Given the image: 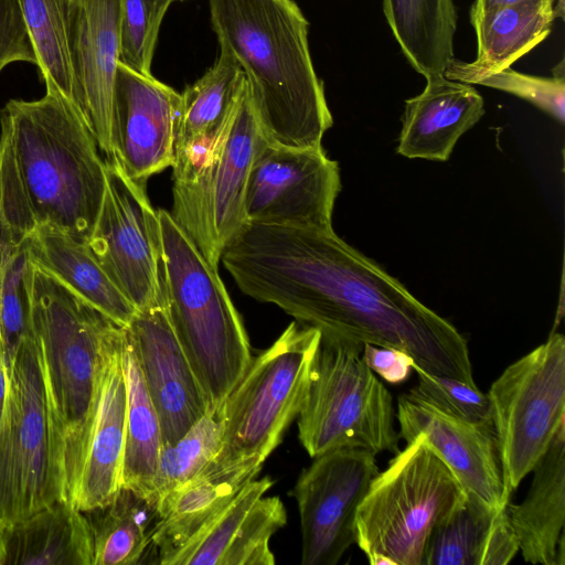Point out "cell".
Returning <instances> with one entry per match:
<instances>
[{
	"label": "cell",
	"instance_id": "1",
	"mask_svg": "<svg viewBox=\"0 0 565 565\" xmlns=\"http://www.w3.org/2000/svg\"><path fill=\"white\" fill-rule=\"evenodd\" d=\"M221 260L242 292L322 338L393 348L477 386L466 338L333 231L248 223Z\"/></svg>",
	"mask_w": 565,
	"mask_h": 565
},
{
	"label": "cell",
	"instance_id": "2",
	"mask_svg": "<svg viewBox=\"0 0 565 565\" xmlns=\"http://www.w3.org/2000/svg\"><path fill=\"white\" fill-rule=\"evenodd\" d=\"M76 107L46 88L0 111V266L40 226L88 243L106 189V164Z\"/></svg>",
	"mask_w": 565,
	"mask_h": 565
},
{
	"label": "cell",
	"instance_id": "3",
	"mask_svg": "<svg viewBox=\"0 0 565 565\" xmlns=\"http://www.w3.org/2000/svg\"><path fill=\"white\" fill-rule=\"evenodd\" d=\"M220 49L244 72L267 142L319 148L333 118L308 43L309 23L292 0H209Z\"/></svg>",
	"mask_w": 565,
	"mask_h": 565
},
{
	"label": "cell",
	"instance_id": "4",
	"mask_svg": "<svg viewBox=\"0 0 565 565\" xmlns=\"http://www.w3.org/2000/svg\"><path fill=\"white\" fill-rule=\"evenodd\" d=\"M24 277L65 500L72 503L97 414L104 347L118 324L29 260Z\"/></svg>",
	"mask_w": 565,
	"mask_h": 565
},
{
	"label": "cell",
	"instance_id": "5",
	"mask_svg": "<svg viewBox=\"0 0 565 565\" xmlns=\"http://www.w3.org/2000/svg\"><path fill=\"white\" fill-rule=\"evenodd\" d=\"M164 259V299L175 337L204 394L217 412L253 356L242 319L217 268L158 210Z\"/></svg>",
	"mask_w": 565,
	"mask_h": 565
},
{
	"label": "cell",
	"instance_id": "6",
	"mask_svg": "<svg viewBox=\"0 0 565 565\" xmlns=\"http://www.w3.org/2000/svg\"><path fill=\"white\" fill-rule=\"evenodd\" d=\"M266 139L245 89L226 125L174 154L175 224L218 267L223 250L248 224L245 193L250 168Z\"/></svg>",
	"mask_w": 565,
	"mask_h": 565
},
{
	"label": "cell",
	"instance_id": "7",
	"mask_svg": "<svg viewBox=\"0 0 565 565\" xmlns=\"http://www.w3.org/2000/svg\"><path fill=\"white\" fill-rule=\"evenodd\" d=\"M466 498L419 434L372 480L356 510L355 543L372 565H424L431 534Z\"/></svg>",
	"mask_w": 565,
	"mask_h": 565
},
{
	"label": "cell",
	"instance_id": "8",
	"mask_svg": "<svg viewBox=\"0 0 565 565\" xmlns=\"http://www.w3.org/2000/svg\"><path fill=\"white\" fill-rule=\"evenodd\" d=\"M363 344L322 338L298 415L311 458L339 448L399 451L393 397L362 358Z\"/></svg>",
	"mask_w": 565,
	"mask_h": 565
},
{
	"label": "cell",
	"instance_id": "9",
	"mask_svg": "<svg viewBox=\"0 0 565 565\" xmlns=\"http://www.w3.org/2000/svg\"><path fill=\"white\" fill-rule=\"evenodd\" d=\"M320 341L318 329L295 320L252 359L218 409L223 435L211 462L267 459L301 411Z\"/></svg>",
	"mask_w": 565,
	"mask_h": 565
},
{
	"label": "cell",
	"instance_id": "10",
	"mask_svg": "<svg viewBox=\"0 0 565 565\" xmlns=\"http://www.w3.org/2000/svg\"><path fill=\"white\" fill-rule=\"evenodd\" d=\"M58 500L63 471L32 329L14 359L0 429V518L11 525Z\"/></svg>",
	"mask_w": 565,
	"mask_h": 565
},
{
	"label": "cell",
	"instance_id": "11",
	"mask_svg": "<svg viewBox=\"0 0 565 565\" xmlns=\"http://www.w3.org/2000/svg\"><path fill=\"white\" fill-rule=\"evenodd\" d=\"M512 495L565 425V339L557 332L504 369L487 393Z\"/></svg>",
	"mask_w": 565,
	"mask_h": 565
},
{
	"label": "cell",
	"instance_id": "12",
	"mask_svg": "<svg viewBox=\"0 0 565 565\" xmlns=\"http://www.w3.org/2000/svg\"><path fill=\"white\" fill-rule=\"evenodd\" d=\"M106 189L87 243L114 284L137 310L164 295V259L158 211L151 206L146 183L128 178L106 159Z\"/></svg>",
	"mask_w": 565,
	"mask_h": 565
},
{
	"label": "cell",
	"instance_id": "13",
	"mask_svg": "<svg viewBox=\"0 0 565 565\" xmlns=\"http://www.w3.org/2000/svg\"><path fill=\"white\" fill-rule=\"evenodd\" d=\"M340 190L338 162L329 159L322 147L288 148L265 140L248 177L247 223L332 228Z\"/></svg>",
	"mask_w": 565,
	"mask_h": 565
},
{
	"label": "cell",
	"instance_id": "14",
	"mask_svg": "<svg viewBox=\"0 0 565 565\" xmlns=\"http://www.w3.org/2000/svg\"><path fill=\"white\" fill-rule=\"evenodd\" d=\"M379 472L375 455L356 448L319 455L300 472L292 495L302 565H335L355 543L356 510Z\"/></svg>",
	"mask_w": 565,
	"mask_h": 565
},
{
	"label": "cell",
	"instance_id": "15",
	"mask_svg": "<svg viewBox=\"0 0 565 565\" xmlns=\"http://www.w3.org/2000/svg\"><path fill=\"white\" fill-rule=\"evenodd\" d=\"M399 438L424 434L467 498L491 510L510 502L492 420L472 423L447 415L409 390L397 399Z\"/></svg>",
	"mask_w": 565,
	"mask_h": 565
},
{
	"label": "cell",
	"instance_id": "16",
	"mask_svg": "<svg viewBox=\"0 0 565 565\" xmlns=\"http://www.w3.org/2000/svg\"><path fill=\"white\" fill-rule=\"evenodd\" d=\"M181 94L119 62L116 75L111 154L134 181L147 180L171 167Z\"/></svg>",
	"mask_w": 565,
	"mask_h": 565
},
{
	"label": "cell",
	"instance_id": "17",
	"mask_svg": "<svg viewBox=\"0 0 565 565\" xmlns=\"http://www.w3.org/2000/svg\"><path fill=\"white\" fill-rule=\"evenodd\" d=\"M125 331L157 411L162 444L180 439L209 413L202 388L170 323L164 295L137 310Z\"/></svg>",
	"mask_w": 565,
	"mask_h": 565
},
{
	"label": "cell",
	"instance_id": "18",
	"mask_svg": "<svg viewBox=\"0 0 565 565\" xmlns=\"http://www.w3.org/2000/svg\"><path fill=\"white\" fill-rule=\"evenodd\" d=\"M120 3L121 0H74L71 29L75 107L106 158L111 154Z\"/></svg>",
	"mask_w": 565,
	"mask_h": 565
},
{
	"label": "cell",
	"instance_id": "19",
	"mask_svg": "<svg viewBox=\"0 0 565 565\" xmlns=\"http://www.w3.org/2000/svg\"><path fill=\"white\" fill-rule=\"evenodd\" d=\"M121 343L122 327L115 326L104 347L97 414L72 502L83 512L110 503L122 488L127 387Z\"/></svg>",
	"mask_w": 565,
	"mask_h": 565
},
{
	"label": "cell",
	"instance_id": "20",
	"mask_svg": "<svg viewBox=\"0 0 565 565\" xmlns=\"http://www.w3.org/2000/svg\"><path fill=\"white\" fill-rule=\"evenodd\" d=\"M263 463L209 462L196 476L163 495L154 505L152 545L161 565L202 531L237 492L256 478Z\"/></svg>",
	"mask_w": 565,
	"mask_h": 565
},
{
	"label": "cell",
	"instance_id": "21",
	"mask_svg": "<svg viewBox=\"0 0 565 565\" xmlns=\"http://www.w3.org/2000/svg\"><path fill=\"white\" fill-rule=\"evenodd\" d=\"M424 90L405 102L397 153L446 161L459 138L484 115V102L471 85L445 75L426 77Z\"/></svg>",
	"mask_w": 565,
	"mask_h": 565
},
{
	"label": "cell",
	"instance_id": "22",
	"mask_svg": "<svg viewBox=\"0 0 565 565\" xmlns=\"http://www.w3.org/2000/svg\"><path fill=\"white\" fill-rule=\"evenodd\" d=\"M532 472L524 500L507 505L519 551L531 564L564 565L565 425L559 427Z\"/></svg>",
	"mask_w": 565,
	"mask_h": 565
},
{
	"label": "cell",
	"instance_id": "23",
	"mask_svg": "<svg viewBox=\"0 0 565 565\" xmlns=\"http://www.w3.org/2000/svg\"><path fill=\"white\" fill-rule=\"evenodd\" d=\"M556 0H523L470 15L477 38L472 62L452 60L444 75L476 84L481 77L510 67L551 32Z\"/></svg>",
	"mask_w": 565,
	"mask_h": 565
},
{
	"label": "cell",
	"instance_id": "24",
	"mask_svg": "<svg viewBox=\"0 0 565 565\" xmlns=\"http://www.w3.org/2000/svg\"><path fill=\"white\" fill-rule=\"evenodd\" d=\"M28 260L70 288L116 324L125 328L136 307L102 268L86 243L50 225L38 227L24 242Z\"/></svg>",
	"mask_w": 565,
	"mask_h": 565
},
{
	"label": "cell",
	"instance_id": "25",
	"mask_svg": "<svg viewBox=\"0 0 565 565\" xmlns=\"http://www.w3.org/2000/svg\"><path fill=\"white\" fill-rule=\"evenodd\" d=\"M518 552L507 508L491 510L466 498L431 534L424 565H505Z\"/></svg>",
	"mask_w": 565,
	"mask_h": 565
},
{
	"label": "cell",
	"instance_id": "26",
	"mask_svg": "<svg viewBox=\"0 0 565 565\" xmlns=\"http://www.w3.org/2000/svg\"><path fill=\"white\" fill-rule=\"evenodd\" d=\"M86 514L58 500L9 525L4 565H93Z\"/></svg>",
	"mask_w": 565,
	"mask_h": 565
},
{
	"label": "cell",
	"instance_id": "27",
	"mask_svg": "<svg viewBox=\"0 0 565 565\" xmlns=\"http://www.w3.org/2000/svg\"><path fill=\"white\" fill-rule=\"evenodd\" d=\"M395 40L423 76L444 75L454 57L457 12L452 0H383Z\"/></svg>",
	"mask_w": 565,
	"mask_h": 565
},
{
	"label": "cell",
	"instance_id": "28",
	"mask_svg": "<svg viewBox=\"0 0 565 565\" xmlns=\"http://www.w3.org/2000/svg\"><path fill=\"white\" fill-rule=\"evenodd\" d=\"M121 359L127 387L122 488L135 492L150 503L162 446L161 427L125 328H122Z\"/></svg>",
	"mask_w": 565,
	"mask_h": 565
},
{
	"label": "cell",
	"instance_id": "29",
	"mask_svg": "<svg viewBox=\"0 0 565 565\" xmlns=\"http://www.w3.org/2000/svg\"><path fill=\"white\" fill-rule=\"evenodd\" d=\"M245 86L239 64L220 49L213 66L181 94L174 153L215 136L228 121Z\"/></svg>",
	"mask_w": 565,
	"mask_h": 565
},
{
	"label": "cell",
	"instance_id": "30",
	"mask_svg": "<svg viewBox=\"0 0 565 565\" xmlns=\"http://www.w3.org/2000/svg\"><path fill=\"white\" fill-rule=\"evenodd\" d=\"M93 539V565L141 563L152 545L154 507L135 492L121 488L114 500L84 512Z\"/></svg>",
	"mask_w": 565,
	"mask_h": 565
},
{
	"label": "cell",
	"instance_id": "31",
	"mask_svg": "<svg viewBox=\"0 0 565 565\" xmlns=\"http://www.w3.org/2000/svg\"><path fill=\"white\" fill-rule=\"evenodd\" d=\"M45 88L60 92L75 106L71 58L74 0H18Z\"/></svg>",
	"mask_w": 565,
	"mask_h": 565
},
{
	"label": "cell",
	"instance_id": "32",
	"mask_svg": "<svg viewBox=\"0 0 565 565\" xmlns=\"http://www.w3.org/2000/svg\"><path fill=\"white\" fill-rule=\"evenodd\" d=\"M223 435L220 411L200 418L180 439L162 444L153 478L151 505L196 476L216 455Z\"/></svg>",
	"mask_w": 565,
	"mask_h": 565
},
{
	"label": "cell",
	"instance_id": "33",
	"mask_svg": "<svg viewBox=\"0 0 565 565\" xmlns=\"http://www.w3.org/2000/svg\"><path fill=\"white\" fill-rule=\"evenodd\" d=\"M273 484L268 476L249 481L214 520L169 559L168 565H222L244 518Z\"/></svg>",
	"mask_w": 565,
	"mask_h": 565
},
{
	"label": "cell",
	"instance_id": "34",
	"mask_svg": "<svg viewBox=\"0 0 565 565\" xmlns=\"http://www.w3.org/2000/svg\"><path fill=\"white\" fill-rule=\"evenodd\" d=\"M24 248L0 266V353L9 377L22 340L32 331Z\"/></svg>",
	"mask_w": 565,
	"mask_h": 565
},
{
	"label": "cell",
	"instance_id": "35",
	"mask_svg": "<svg viewBox=\"0 0 565 565\" xmlns=\"http://www.w3.org/2000/svg\"><path fill=\"white\" fill-rule=\"evenodd\" d=\"M287 523V512L279 497L262 495L241 523L222 565H273L271 536Z\"/></svg>",
	"mask_w": 565,
	"mask_h": 565
},
{
	"label": "cell",
	"instance_id": "36",
	"mask_svg": "<svg viewBox=\"0 0 565 565\" xmlns=\"http://www.w3.org/2000/svg\"><path fill=\"white\" fill-rule=\"evenodd\" d=\"M173 0H121L119 62L151 74V62L163 17Z\"/></svg>",
	"mask_w": 565,
	"mask_h": 565
},
{
	"label": "cell",
	"instance_id": "37",
	"mask_svg": "<svg viewBox=\"0 0 565 565\" xmlns=\"http://www.w3.org/2000/svg\"><path fill=\"white\" fill-rule=\"evenodd\" d=\"M418 383L411 390L440 412L472 423L489 422L491 403L488 394L447 376L424 371L413 363Z\"/></svg>",
	"mask_w": 565,
	"mask_h": 565
},
{
	"label": "cell",
	"instance_id": "38",
	"mask_svg": "<svg viewBox=\"0 0 565 565\" xmlns=\"http://www.w3.org/2000/svg\"><path fill=\"white\" fill-rule=\"evenodd\" d=\"M476 84L504 90L526 99L561 124H564L565 78L563 62L553 72L551 78L526 75L507 67L481 77Z\"/></svg>",
	"mask_w": 565,
	"mask_h": 565
},
{
	"label": "cell",
	"instance_id": "39",
	"mask_svg": "<svg viewBox=\"0 0 565 565\" xmlns=\"http://www.w3.org/2000/svg\"><path fill=\"white\" fill-rule=\"evenodd\" d=\"M15 62L36 65L18 0H0V73Z\"/></svg>",
	"mask_w": 565,
	"mask_h": 565
},
{
	"label": "cell",
	"instance_id": "40",
	"mask_svg": "<svg viewBox=\"0 0 565 565\" xmlns=\"http://www.w3.org/2000/svg\"><path fill=\"white\" fill-rule=\"evenodd\" d=\"M362 358L374 373L391 384L404 383L413 371V359L397 349L364 343Z\"/></svg>",
	"mask_w": 565,
	"mask_h": 565
},
{
	"label": "cell",
	"instance_id": "41",
	"mask_svg": "<svg viewBox=\"0 0 565 565\" xmlns=\"http://www.w3.org/2000/svg\"><path fill=\"white\" fill-rule=\"evenodd\" d=\"M9 396V374L0 353V429L3 425Z\"/></svg>",
	"mask_w": 565,
	"mask_h": 565
},
{
	"label": "cell",
	"instance_id": "42",
	"mask_svg": "<svg viewBox=\"0 0 565 565\" xmlns=\"http://www.w3.org/2000/svg\"><path fill=\"white\" fill-rule=\"evenodd\" d=\"M523 0H475L473 4L470 9V15L477 14L481 11L500 7V6H507L511 3H515Z\"/></svg>",
	"mask_w": 565,
	"mask_h": 565
},
{
	"label": "cell",
	"instance_id": "43",
	"mask_svg": "<svg viewBox=\"0 0 565 565\" xmlns=\"http://www.w3.org/2000/svg\"><path fill=\"white\" fill-rule=\"evenodd\" d=\"M9 525L0 518V565H4Z\"/></svg>",
	"mask_w": 565,
	"mask_h": 565
},
{
	"label": "cell",
	"instance_id": "44",
	"mask_svg": "<svg viewBox=\"0 0 565 565\" xmlns=\"http://www.w3.org/2000/svg\"><path fill=\"white\" fill-rule=\"evenodd\" d=\"M565 15V0H556L555 18L564 19Z\"/></svg>",
	"mask_w": 565,
	"mask_h": 565
}]
</instances>
